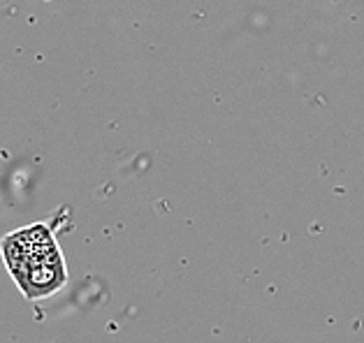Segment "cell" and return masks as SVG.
I'll list each match as a JSON object with an SVG mask.
<instances>
[{"label":"cell","mask_w":364,"mask_h":343,"mask_svg":"<svg viewBox=\"0 0 364 343\" xmlns=\"http://www.w3.org/2000/svg\"><path fill=\"white\" fill-rule=\"evenodd\" d=\"M0 253L26 299H44L68 283V269L54 232L35 223L0 241Z\"/></svg>","instance_id":"1"}]
</instances>
